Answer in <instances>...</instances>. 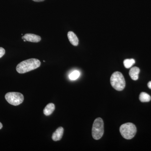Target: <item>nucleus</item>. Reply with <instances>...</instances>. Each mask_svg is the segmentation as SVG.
Listing matches in <instances>:
<instances>
[{"mask_svg":"<svg viewBox=\"0 0 151 151\" xmlns=\"http://www.w3.org/2000/svg\"><path fill=\"white\" fill-rule=\"evenodd\" d=\"M139 99L141 102L143 103L149 102L151 100V97L149 94L145 92H141L139 97Z\"/></svg>","mask_w":151,"mask_h":151,"instance_id":"nucleus-11","label":"nucleus"},{"mask_svg":"<svg viewBox=\"0 0 151 151\" xmlns=\"http://www.w3.org/2000/svg\"><path fill=\"white\" fill-rule=\"evenodd\" d=\"M68 37L70 43L73 46H77L78 44V39L75 34L72 31L68 33Z\"/></svg>","mask_w":151,"mask_h":151,"instance_id":"nucleus-8","label":"nucleus"},{"mask_svg":"<svg viewBox=\"0 0 151 151\" xmlns=\"http://www.w3.org/2000/svg\"><path fill=\"white\" fill-rule=\"evenodd\" d=\"M120 132L122 137L125 139H131L136 135L137 128L134 124L132 123H127L121 126Z\"/></svg>","mask_w":151,"mask_h":151,"instance_id":"nucleus-3","label":"nucleus"},{"mask_svg":"<svg viewBox=\"0 0 151 151\" xmlns=\"http://www.w3.org/2000/svg\"><path fill=\"white\" fill-rule=\"evenodd\" d=\"M32 1H34L35 2H42L43 1L45 0H32Z\"/></svg>","mask_w":151,"mask_h":151,"instance_id":"nucleus-16","label":"nucleus"},{"mask_svg":"<svg viewBox=\"0 0 151 151\" xmlns=\"http://www.w3.org/2000/svg\"><path fill=\"white\" fill-rule=\"evenodd\" d=\"M140 72V69L137 67H134L130 69L129 74L131 78L133 80H137L139 78V74Z\"/></svg>","mask_w":151,"mask_h":151,"instance_id":"nucleus-9","label":"nucleus"},{"mask_svg":"<svg viewBox=\"0 0 151 151\" xmlns=\"http://www.w3.org/2000/svg\"><path fill=\"white\" fill-rule=\"evenodd\" d=\"M135 63V60L134 59H127L124 61V66L127 68H130Z\"/></svg>","mask_w":151,"mask_h":151,"instance_id":"nucleus-12","label":"nucleus"},{"mask_svg":"<svg viewBox=\"0 0 151 151\" xmlns=\"http://www.w3.org/2000/svg\"><path fill=\"white\" fill-rule=\"evenodd\" d=\"M111 84L117 91L123 90L126 86V81L122 73L119 71L113 73L111 77Z\"/></svg>","mask_w":151,"mask_h":151,"instance_id":"nucleus-2","label":"nucleus"},{"mask_svg":"<svg viewBox=\"0 0 151 151\" xmlns=\"http://www.w3.org/2000/svg\"><path fill=\"white\" fill-rule=\"evenodd\" d=\"M55 109V106L53 103H50L46 105L43 110V113L45 116H48L53 113Z\"/></svg>","mask_w":151,"mask_h":151,"instance_id":"nucleus-10","label":"nucleus"},{"mask_svg":"<svg viewBox=\"0 0 151 151\" xmlns=\"http://www.w3.org/2000/svg\"><path fill=\"white\" fill-rule=\"evenodd\" d=\"M40 61L36 58H31L22 61L18 64L17 71L19 73H24L37 69L40 66Z\"/></svg>","mask_w":151,"mask_h":151,"instance_id":"nucleus-1","label":"nucleus"},{"mask_svg":"<svg viewBox=\"0 0 151 151\" xmlns=\"http://www.w3.org/2000/svg\"><path fill=\"white\" fill-rule=\"evenodd\" d=\"M104 132V122L101 118L94 120L92 128V136L93 139L99 140L103 137Z\"/></svg>","mask_w":151,"mask_h":151,"instance_id":"nucleus-4","label":"nucleus"},{"mask_svg":"<svg viewBox=\"0 0 151 151\" xmlns=\"http://www.w3.org/2000/svg\"><path fill=\"white\" fill-rule=\"evenodd\" d=\"M80 75V72L78 70H76L70 73L69 77L70 80H75L79 77Z\"/></svg>","mask_w":151,"mask_h":151,"instance_id":"nucleus-13","label":"nucleus"},{"mask_svg":"<svg viewBox=\"0 0 151 151\" xmlns=\"http://www.w3.org/2000/svg\"><path fill=\"white\" fill-rule=\"evenodd\" d=\"M3 127V125L2 124H1V123L0 122V129H1Z\"/></svg>","mask_w":151,"mask_h":151,"instance_id":"nucleus-17","label":"nucleus"},{"mask_svg":"<svg viewBox=\"0 0 151 151\" xmlns=\"http://www.w3.org/2000/svg\"><path fill=\"white\" fill-rule=\"evenodd\" d=\"M5 99L11 105L17 106L23 103L24 97L19 92H9L6 94Z\"/></svg>","mask_w":151,"mask_h":151,"instance_id":"nucleus-5","label":"nucleus"},{"mask_svg":"<svg viewBox=\"0 0 151 151\" xmlns=\"http://www.w3.org/2000/svg\"><path fill=\"white\" fill-rule=\"evenodd\" d=\"M5 53V50L3 47H0V58L2 57Z\"/></svg>","mask_w":151,"mask_h":151,"instance_id":"nucleus-14","label":"nucleus"},{"mask_svg":"<svg viewBox=\"0 0 151 151\" xmlns=\"http://www.w3.org/2000/svg\"><path fill=\"white\" fill-rule=\"evenodd\" d=\"M22 39L25 40L27 41L32 42H38L41 40V38L40 36L33 34H26L22 37Z\"/></svg>","mask_w":151,"mask_h":151,"instance_id":"nucleus-6","label":"nucleus"},{"mask_svg":"<svg viewBox=\"0 0 151 151\" xmlns=\"http://www.w3.org/2000/svg\"><path fill=\"white\" fill-rule=\"evenodd\" d=\"M64 132V129L62 127H60L58 128L53 133L52 135V139L54 141L60 140L62 139Z\"/></svg>","mask_w":151,"mask_h":151,"instance_id":"nucleus-7","label":"nucleus"},{"mask_svg":"<svg viewBox=\"0 0 151 151\" xmlns=\"http://www.w3.org/2000/svg\"><path fill=\"white\" fill-rule=\"evenodd\" d=\"M148 86L150 89H151V81H149V83H148Z\"/></svg>","mask_w":151,"mask_h":151,"instance_id":"nucleus-15","label":"nucleus"}]
</instances>
